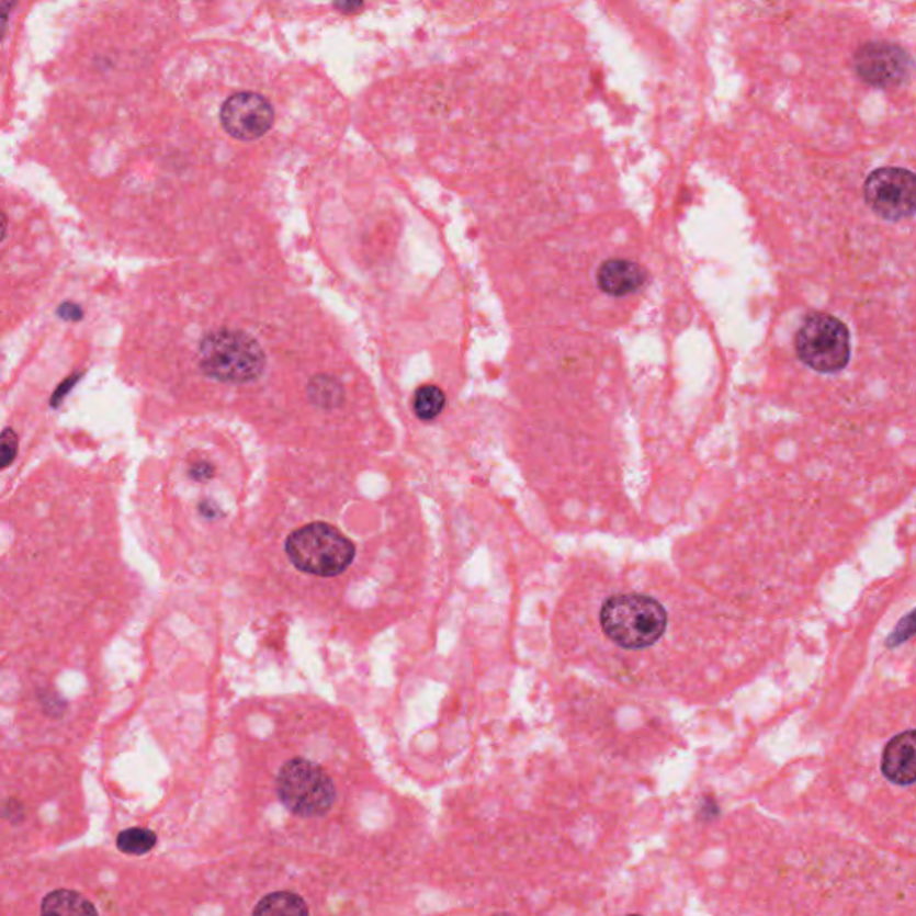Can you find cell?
Returning a JSON list of instances; mask_svg holds the SVG:
<instances>
[{
    "label": "cell",
    "instance_id": "obj_1",
    "mask_svg": "<svg viewBox=\"0 0 916 916\" xmlns=\"http://www.w3.org/2000/svg\"><path fill=\"white\" fill-rule=\"evenodd\" d=\"M674 626L666 601L645 589H617L601 598L597 629L601 641L626 655L652 652Z\"/></svg>",
    "mask_w": 916,
    "mask_h": 916
},
{
    "label": "cell",
    "instance_id": "obj_2",
    "mask_svg": "<svg viewBox=\"0 0 916 916\" xmlns=\"http://www.w3.org/2000/svg\"><path fill=\"white\" fill-rule=\"evenodd\" d=\"M200 365L210 378L249 384L265 371V353L246 331L217 330L201 340Z\"/></svg>",
    "mask_w": 916,
    "mask_h": 916
},
{
    "label": "cell",
    "instance_id": "obj_3",
    "mask_svg": "<svg viewBox=\"0 0 916 916\" xmlns=\"http://www.w3.org/2000/svg\"><path fill=\"white\" fill-rule=\"evenodd\" d=\"M285 552L299 572L337 577L353 563L354 544L331 524L310 523L289 535Z\"/></svg>",
    "mask_w": 916,
    "mask_h": 916
},
{
    "label": "cell",
    "instance_id": "obj_4",
    "mask_svg": "<svg viewBox=\"0 0 916 916\" xmlns=\"http://www.w3.org/2000/svg\"><path fill=\"white\" fill-rule=\"evenodd\" d=\"M796 354L818 373H839L850 360L849 328L838 317L815 312L802 320L795 339Z\"/></svg>",
    "mask_w": 916,
    "mask_h": 916
},
{
    "label": "cell",
    "instance_id": "obj_5",
    "mask_svg": "<svg viewBox=\"0 0 916 916\" xmlns=\"http://www.w3.org/2000/svg\"><path fill=\"white\" fill-rule=\"evenodd\" d=\"M276 788L283 805L297 816L326 815L337 796L331 777L303 757L286 762L278 776Z\"/></svg>",
    "mask_w": 916,
    "mask_h": 916
},
{
    "label": "cell",
    "instance_id": "obj_6",
    "mask_svg": "<svg viewBox=\"0 0 916 916\" xmlns=\"http://www.w3.org/2000/svg\"><path fill=\"white\" fill-rule=\"evenodd\" d=\"M915 174L902 167H881L864 181V201L878 217L902 223L915 215Z\"/></svg>",
    "mask_w": 916,
    "mask_h": 916
},
{
    "label": "cell",
    "instance_id": "obj_7",
    "mask_svg": "<svg viewBox=\"0 0 916 916\" xmlns=\"http://www.w3.org/2000/svg\"><path fill=\"white\" fill-rule=\"evenodd\" d=\"M853 68L870 87H901L912 72V58L901 45L868 42L856 50Z\"/></svg>",
    "mask_w": 916,
    "mask_h": 916
},
{
    "label": "cell",
    "instance_id": "obj_8",
    "mask_svg": "<svg viewBox=\"0 0 916 916\" xmlns=\"http://www.w3.org/2000/svg\"><path fill=\"white\" fill-rule=\"evenodd\" d=\"M220 124L237 140H257L274 124V110L260 93L237 92L223 102Z\"/></svg>",
    "mask_w": 916,
    "mask_h": 916
},
{
    "label": "cell",
    "instance_id": "obj_9",
    "mask_svg": "<svg viewBox=\"0 0 916 916\" xmlns=\"http://www.w3.org/2000/svg\"><path fill=\"white\" fill-rule=\"evenodd\" d=\"M916 733L907 727L893 734L881 751L879 770L895 788H912L916 781Z\"/></svg>",
    "mask_w": 916,
    "mask_h": 916
},
{
    "label": "cell",
    "instance_id": "obj_10",
    "mask_svg": "<svg viewBox=\"0 0 916 916\" xmlns=\"http://www.w3.org/2000/svg\"><path fill=\"white\" fill-rule=\"evenodd\" d=\"M648 282L645 267L631 260H607L597 271V283L603 294L612 297H625L641 291Z\"/></svg>",
    "mask_w": 916,
    "mask_h": 916
},
{
    "label": "cell",
    "instance_id": "obj_11",
    "mask_svg": "<svg viewBox=\"0 0 916 916\" xmlns=\"http://www.w3.org/2000/svg\"><path fill=\"white\" fill-rule=\"evenodd\" d=\"M39 912L45 915H87L98 913L99 909L72 890H56L44 898Z\"/></svg>",
    "mask_w": 916,
    "mask_h": 916
},
{
    "label": "cell",
    "instance_id": "obj_12",
    "mask_svg": "<svg viewBox=\"0 0 916 916\" xmlns=\"http://www.w3.org/2000/svg\"><path fill=\"white\" fill-rule=\"evenodd\" d=\"M308 912L305 901L291 892L271 893L255 907V915H306Z\"/></svg>",
    "mask_w": 916,
    "mask_h": 916
},
{
    "label": "cell",
    "instance_id": "obj_13",
    "mask_svg": "<svg viewBox=\"0 0 916 916\" xmlns=\"http://www.w3.org/2000/svg\"><path fill=\"white\" fill-rule=\"evenodd\" d=\"M308 396L320 408H337L344 399V388L331 376H316L308 385Z\"/></svg>",
    "mask_w": 916,
    "mask_h": 916
},
{
    "label": "cell",
    "instance_id": "obj_14",
    "mask_svg": "<svg viewBox=\"0 0 916 916\" xmlns=\"http://www.w3.org/2000/svg\"><path fill=\"white\" fill-rule=\"evenodd\" d=\"M446 405V396L436 385H422L414 396V412L421 421H433Z\"/></svg>",
    "mask_w": 916,
    "mask_h": 916
},
{
    "label": "cell",
    "instance_id": "obj_15",
    "mask_svg": "<svg viewBox=\"0 0 916 916\" xmlns=\"http://www.w3.org/2000/svg\"><path fill=\"white\" fill-rule=\"evenodd\" d=\"M156 834L149 829H142V827H133V829L124 830L117 836V847L124 853H132V856H144L155 849Z\"/></svg>",
    "mask_w": 916,
    "mask_h": 916
},
{
    "label": "cell",
    "instance_id": "obj_16",
    "mask_svg": "<svg viewBox=\"0 0 916 916\" xmlns=\"http://www.w3.org/2000/svg\"><path fill=\"white\" fill-rule=\"evenodd\" d=\"M16 451V439L11 433H4L0 437V467L8 466Z\"/></svg>",
    "mask_w": 916,
    "mask_h": 916
},
{
    "label": "cell",
    "instance_id": "obj_17",
    "mask_svg": "<svg viewBox=\"0 0 916 916\" xmlns=\"http://www.w3.org/2000/svg\"><path fill=\"white\" fill-rule=\"evenodd\" d=\"M190 475H192V478H195L197 482H206L212 478V475H214V467H212V464H208V462H197V464H194V467H192V471H190Z\"/></svg>",
    "mask_w": 916,
    "mask_h": 916
},
{
    "label": "cell",
    "instance_id": "obj_18",
    "mask_svg": "<svg viewBox=\"0 0 916 916\" xmlns=\"http://www.w3.org/2000/svg\"><path fill=\"white\" fill-rule=\"evenodd\" d=\"M364 4V0H335V5H337V10L342 11V13H354V11H359Z\"/></svg>",
    "mask_w": 916,
    "mask_h": 916
}]
</instances>
